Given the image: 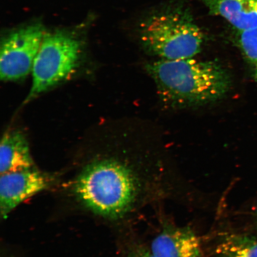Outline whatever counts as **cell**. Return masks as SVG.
I'll list each match as a JSON object with an SVG mask.
<instances>
[{"instance_id":"6da1fadb","label":"cell","mask_w":257,"mask_h":257,"mask_svg":"<svg viewBox=\"0 0 257 257\" xmlns=\"http://www.w3.org/2000/svg\"><path fill=\"white\" fill-rule=\"evenodd\" d=\"M162 172L137 169L117 159L97 160L82 169L73 191L93 213L121 219L144 205L171 195L173 176Z\"/></svg>"},{"instance_id":"7a4b0ae2","label":"cell","mask_w":257,"mask_h":257,"mask_svg":"<svg viewBox=\"0 0 257 257\" xmlns=\"http://www.w3.org/2000/svg\"><path fill=\"white\" fill-rule=\"evenodd\" d=\"M164 101L175 106L202 105L223 97L230 87L229 73L214 62L161 59L147 65Z\"/></svg>"},{"instance_id":"3957f363","label":"cell","mask_w":257,"mask_h":257,"mask_svg":"<svg viewBox=\"0 0 257 257\" xmlns=\"http://www.w3.org/2000/svg\"><path fill=\"white\" fill-rule=\"evenodd\" d=\"M141 41L150 53L162 59H190L200 52L204 35L186 6H166L141 22Z\"/></svg>"},{"instance_id":"277c9868","label":"cell","mask_w":257,"mask_h":257,"mask_svg":"<svg viewBox=\"0 0 257 257\" xmlns=\"http://www.w3.org/2000/svg\"><path fill=\"white\" fill-rule=\"evenodd\" d=\"M81 42L69 32L45 33L32 69V83L26 102L63 81L75 71Z\"/></svg>"},{"instance_id":"5b68a950","label":"cell","mask_w":257,"mask_h":257,"mask_svg":"<svg viewBox=\"0 0 257 257\" xmlns=\"http://www.w3.org/2000/svg\"><path fill=\"white\" fill-rule=\"evenodd\" d=\"M45 32L41 24L27 26L11 32L3 40L0 51V78L15 81L32 72Z\"/></svg>"},{"instance_id":"8992f818","label":"cell","mask_w":257,"mask_h":257,"mask_svg":"<svg viewBox=\"0 0 257 257\" xmlns=\"http://www.w3.org/2000/svg\"><path fill=\"white\" fill-rule=\"evenodd\" d=\"M52 178L35 167L3 173L0 178V214L6 219L22 202L46 190Z\"/></svg>"},{"instance_id":"52a82bcc","label":"cell","mask_w":257,"mask_h":257,"mask_svg":"<svg viewBox=\"0 0 257 257\" xmlns=\"http://www.w3.org/2000/svg\"><path fill=\"white\" fill-rule=\"evenodd\" d=\"M157 257H201L200 237L189 226L165 223L150 246Z\"/></svg>"},{"instance_id":"ba28073f","label":"cell","mask_w":257,"mask_h":257,"mask_svg":"<svg viewBox=\"0 0 257 257\" xmlns=\"http://www.w3.org/2000/svg\"><path fill=\"white\" fill-rule=\"evenodd\" d=\"M209 14L220 16L238 32L257 27V0H204Z\"/></svg>"},{"instance_id":"9c48e42d","label":"cell","mask_w":257,"mask_h":257,"mask_svg":"<svg viewBox=\"0 0 257 257\" xmlns=\"http://www.w3.org/2000/svg\"><path fill=\"white\" fill-rule=\"evenodd\" d=\"M35 167L30 146L24 135L9 131L3 136L0 146V172L3 173Z\"/></svg>"},{"instance_id":"30bf717a","label":"cell","mask_w":257,"mask_h":257,"mask_svg":"<svg viewBox=\"0 0 257 257\" xmlns=\"http://www.w3.org/2000/svg\"><path fill=\"white\" fill-rule=\"evenodd\" d=\"M213 253L214 257H257V237L224 233L218 240Z\"/></svg>"},{"instance_id":"8fae6325","label":"cell","mask_w":257,"mask_h":257,"mask_svg":"<svg viewBox=\"0 0 257 257\" xmlns=\"http://www.w3.org/2000/svg\"><path fill=\"white\" fill-rule=\"evenodd\" d=\"M237 42L243 56L252 67L257 82V27L239 32Z\"/></svg>"},{"instance_id":"7c38bea8","label":"cell","mask_w":257,"mask_h":257,"mask_svg":"<svg viewBox=\"0 0 257 257\" xmlns=\"http://www.w3.org/2000/svg\"><path fill=\"white\" fill-rule=\"evenodd\" d=\"M124 257H157L154 254L150 246L138 245L127 253Z\"/></svg>"}]
</instances>
